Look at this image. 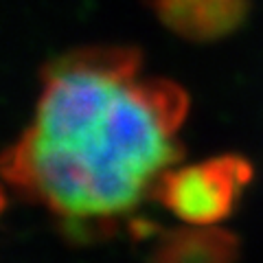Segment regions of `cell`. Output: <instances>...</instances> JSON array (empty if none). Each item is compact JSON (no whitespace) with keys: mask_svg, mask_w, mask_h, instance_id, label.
<instances>
[{"mask_svg":"<svg viewBox=\"0 0 263 263\" xmlns=\"http://www.w3.org/2000/svg\"><path fill=\"white\" fill-rule=\"evenodd\" d=\"M152 9L176 35L191 42H215L241 27L250 0H152Z\"/></svg>","mask_w":263,"mask_h":263,"instance_id":"obj_3","label":"cell"},{"mask_svg":"<svg viewBox=\"0 0 263 263\" xmlns=\"http://www.w3.org/2000/svg\"><path fill=\"white\" fill-rule=\"evenodd\" d=\"M252 180V164L241 156H217L200 164L162 171L149 195L189 224H217L235 209L239 193Z\"/></svg>","mask_w":263,"mask_h":263,"instance_id":"obj_2","label":"cell"},{"mask_svg":"<svg viewBox=\"0 0 263 263\" xmlns=\"http://www.w3.org/2000/svg\"><path fill=\"white\" fill-rule=\"evenodd\" d=\"M239 239L226 228L193 224L164 230L147 263H235Z\"/></svg>","mask_w":263,"mask_h":263,"instance_id":"obj_4","label":"cell"},{"mask_svg":"<svg viewBox=\"0 0 263 263\" xmlns=\"http://www.w3.org/2000/svg\"><path fill=\"white\" fill-rule=\"evenodd\" d=\"M134 46H88L44 66L33 125L3 156L20 193L62 219H117L169 164L189 97L169 79H136Z\"/></svg>","mask_w":263,"mask_h":263,"instance_id":"obj_1","label":"cell"}]
</instances>
